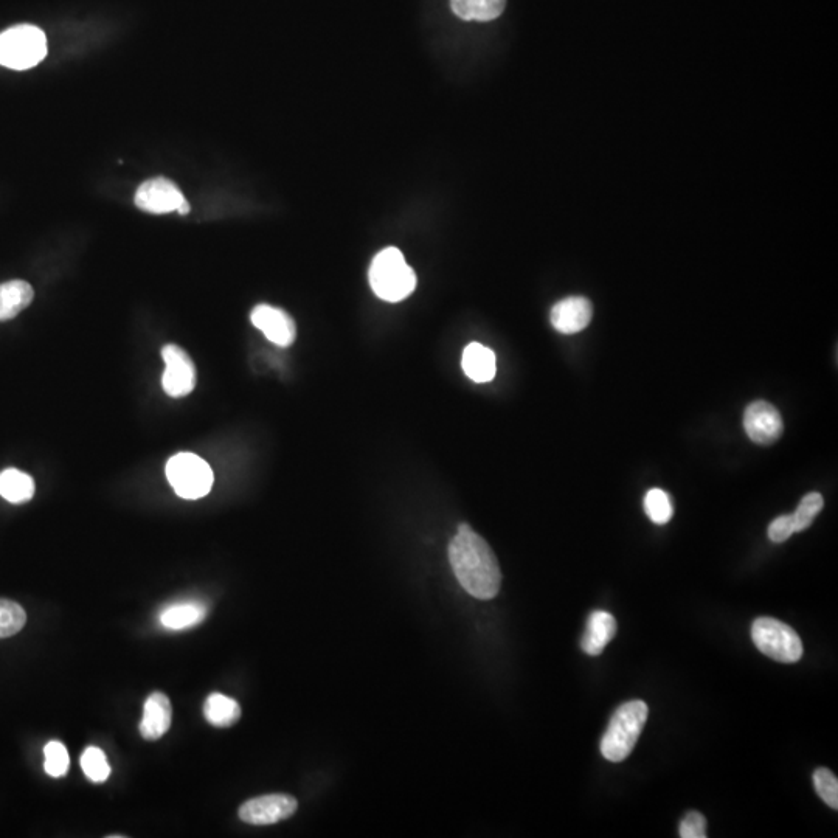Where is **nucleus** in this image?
<instances>
[{
    "label": "nucleus",
    "instance_id": "f257e3e1",
    "mask_svg": "<svg viewBox=\"0 0 838 838\" xmlns=\"http://www.w3.org/2000/svg\"><path fill=\"white\" fill-rule=\"evenodd\" d=\"M449 562L461 587L477 600H492L499 593V561L488 542L468 523H461L449 544Z\"/></svg>",
    "mask_w": 838,
    "mask_h": 838
},
{
    "label": "nucleus",
    "instance_id": "f03ea898",
    "mask_svg": "<svg viewBox=\"0 0 838 838\" xmlns=\"http://www.w3.org/2000/svg\"><path fill=\"white\" fill-rule=\"evenodd\" d=\"M368 280L374 294L390 303L406 300L416 288L415 271L396 247H387L373 258Z\"/></svg>",
    "mask_w": 838,
    "mask_h": 838
},
{
    "label": "nucleus",
    "instance_id": "7ed1b4c3",
    "mask_svg": "<svg viewBox=\"0 0 838 838\" xmlns=\"http://www.w3.org/2000/svg\"><path fill=\"white\" fill-rule=\"evenodd\" d=\"M649 708L643 700L624 703L610 719L601 739V753L610 762H621L634 752L648 721Z\"/></svg>",
    "mask_w": 838,
    "mask_h": 838
},
{
    "label": "nucleus",
    "instance_id": "20e7f679",
    "mask_svg": "<svg viewBox=\"0 0 838 838\" xmlns=\"http://www.w3.org/2000/svg\"><path fill=\"white\" fill-rule=\"evenodd\" d=\"M47 56L46 33L35 25H16L0 33V66L27 70Z\"/></svg>",
    "mask_w": 838,
    "mask_h": 838
},
{
    "label": "nucleus",
    "instance_id": "39448f33",
    "mask_svg": "<svg viewBox=\"0 0 838 838\" xmlns=\"http://www.w3.org/2000/svg\"><path fill=\"white\" fill-rule=\"evenodd\" d=\"M756 648L780 663H797L803 657V641L783 621L775 618H758L752 626Z\"/></svg>",
    "mask_w": 838,
    "mask_h": 838
},
{
    "label": "nucleus",
    "instance_id": "423d86ee",
    "mask_svg": "<svg viewBox=\"0 0 838 838\" xmlns=\"http://www.w3.org/2000/svg\"><path fill=\"white\" fill-rule=\"evenodd\" d=\"M167 477L177 496L182 499H202L212 491V468L198 455L184 452L171 457L167 465Z\"/></svg>",
    "mask_w": 838,
    "mask_h": 838
},
{
    "label": "nucleus",
    "instance_id": "0eeeda50",
    "mask_svg": "<svg viewBox=\"0 0 838 838\" xmlns=\"http://www.w3.org/2000/svg\"><path fill=\"white\" fill-rule=\"evenodd\" d=\"M134 202L140 210L153 213V215L177 212L184 216L188 215L191 210L181 188L170 179H163V177L143 182L136 191Z\"/></svg>",
    "mask_w": 838,
    "mask_h": 838
},
{
    "label": "nucleus",
    "instance_id": "6e6552de",
    "mask_svg": "<svg viewBox=\"0 0 838 838\" xmlns=\"http://www.w3.org/2000/svg\"><path fill=\"white\" fill-rule=\"evenodd\" d=\"M298 803L288 793H272L252 798L239 807V818L255 826L275 825L297 812Z\"/></svg>",
    "mask_w": 838,
    "mask_h": 838
},
{
    "label": "nucleus",
    "instance_id": "1a4fd4ad",
    "mask_svg": "<svg viewBox=\"0 0 838 838\" xmlns=\"http://www.w3.org/2000/svg\"><path fill=\"white\" fill-rule=\"evenodd\" d=\"M165 371H163V390L171 398H184L196 387V367L187 351L177 345H165L162 350Z\"/></svg>",
    "mask_w": 838,
    "mask_h": 838
},
{
    "label": "nucleus",
    "instance_id": "9d476101",
    "mask_svg": "<svg viewBox=\"0 0 838 838\" xmlns=\"http://www.w3.org/2000/svg\"><path fill=\"white\" fill-rule=\"evenodd\" d=\"M744 429L753 443L769 446L783 435V416L770 402L755 401L745 409Z\"/></svg>",
    "mask_w": 838,
    "mask_h": 838
},
{
    "label": "nucleus",
    "instance_id": "9b49d317",
    "mask_svg": "<svg viewBox=\"0 0 838 838\" xmlns=\"http://www.w3.org/2000/svg\"><path fill=\"white\" fill-rule=\"evenodd\" d=\"M250 320L267 340H271L278 347H291L297 339V326L294 319L283 309L271 305H258L253 308Z\"/></svg>",
    "mask_w": 838,
    "mask_h": 838
},
{
    "label": "nucleus",
    "instance_id": "f8f14e48",
    "mask_svg": "<svg viewBox=\"0 0 838 838\" xmlns=\"http://www.w3.org/2000/svg\"><path fill=\"white\" fill-rule=\"evenodd\" d=\"M592 303L586 297H567L551 309L553 328L561 334L581 333L592 320Z\"/></svg>",
    "mask_w": 838,
    "mask_h": 838
},
{
    "label": "nucleus",
    "instance_id": "ddd939ff",
    "mask_svg": "<svg viewBox=\"0 0 838 838\" xmlns=\"http://www.w3.org/2000/svg\"><path fill=\"white\" fill-rule=\"evenodd\" d=\"M173 708L170 699L163 693H153L146 699L143 708L140 735L146 741H157L162 738L171 727Z\"/></svg>",
    "mask_w": 838,
    "mask_h": 838
},
{
    "label": "nucleus",
    "instance_id": "4468645a",
    "mask_svg": "<svg viewBox=\"0 0 838 838\" xmlns=\"http://www.w3.org/2000/svg\"><path fill=\"white\" fill-rule=\"evenodd\" d=\"M617 634V620L606 610H595L587 620L586 632L582 637L581 648L590 657L603 654L606 646Z\"/></svg>",
    "mask_w": 838,
    "mask_h": 838
},
{
    "label": "nucleus",
    "instance_id": "2eb2a0df",
    "mask_svg": "<svg viewBox=\"0 0 838 838\" xmlns=\"http://www.w3.org/2000/svg\"><path fill=\"white\" fill-rule=\"evenodd\" d=\"M461 367L471 381L486 384L496 378L497 359L494 351L482 343L472 342L463 351Z\"/></svg>",
    "mask_w": 838,
    "mask_h": 838
},
{
    "label": "nucleus",
    "instance_id": "dca6fc26",
    "mask_svg": "<svg viewBox=\"0 0 838 838\" xmlns=\"http://www.w3.org/2000/svg\"><path fill=\"white\" fill-rule=\"evenodd\" d=\"M207 604L202 601H179L170 604L160 612L159 621L165 629L170 631H185L198 626L207 617Z\"/></svg>",
    "mask_w": 838,
    "mask_h": 838
},
{
    "label": "nucleus",
    "instance_id": "f3484780",
    "mask_svg": "<svg viewBox=\"0 0 838 838\" xmlns=\"http://www.w3.org/2000/svg\"><path fill=\"white\" fill-rule=\"evenodd\" d=\"M35 298L30 283L24 280H11L0 284V322L14 319L25 308L30 306Z\"/></svg>",
    "mask_w": 838,
    "mask_h": 838
},
{
    "label": "nucleus",
    "instance_id": "a211bd4d",
    "mask_svg": "<svg viewBox=\"0 0 838 838\" xmlns=\"http://www.w3.org/2000/svg\"><path fill=\"white\" fill-rule=\"evenodd\" d=\"M204 716L208 724H212L213 727H232L241 717V707L232 697L213 693L205 700Z\"/></svg>",
    "mask_w": 838,
    "mask_h": 838
},
{
    "label": "nucleus",
    "instance_id": "6ab92c4d",
    "mask_svg": "<svg viewBox=\"0 0 838 838\" xmlns=\"http://www.w3.org/2000/svg\"><path fill=\"white\" fill-rule=\"evenodd\" d=\"M505 7L506 0H451L452 11L463 21H494Z\"/></svg>",
    "mask_w": 838,
    "mask_h": 838
},
{
    "label": "nucleus",
    "instance_id": "aec40b11",
    "mask_svg": "<svg viewBox=\"0 0 838 838\" xmlns=\"http://www.w3.org/2000/svg\"><path fill=\"white\" fill-rule=\"evenodd\" d=\"M0 496L10 503H25L35 496V480L19 469L0 472Z\"/></svg>",
    "mask_w": 838,
    "mask_h": 838
},
{
    "label": "nucleus",
    "instance_id": "412c9836",
    "mask_svg": "<svg viewBox=\"0 0 838 838\" xmlns=\"http://www.w3.org/2000/svg\"><path fill=\"white\" fill-rule=\"evenodd\" d=\"M823 506H825V500H823L821 494H818V492H809V494H806V496L801 499L797 511L790 514V517H792L793 528H795V533H801V531L807 530V528L811 527L812 523H814L815 517H817L818 514L821 513V510H823Z\"/></svg>",
    "mask_w": 838,
    "mask_h": 838
},
{
    "label": "nucleus",
    "instance_id": "4be33fe9",
    "mask_svg": "<svg viewBox=\"0 0 838 838\" xmlns=\"http://www.w3.org/2000/svg\"><path fill=\"white\" fill-rule=\"evenodd\" d=\"M81 767L84 775L92 783H104L111 775V766L104 755L103 750L98 747H87L81 755Z\"/></svg>",
    "mask_w": 838,
    "mask_h": 838
},
{
    "label": "nucleus",
    "instance_id": "5701e85b",
    "mask_svg": "<svg viewBox=\"0 0 838 838\" xmlns=\"http://www.w3.org/2000/svg\"><path fill=\"white\" fill-rule=\"evenodd\" d=\"M27 613L18 603L0 600V638L13 637L24 629Z\"/></svg>",
    "mask_w": 838,
    "mask_h": 838
},
{
    "label": "nucleus",
    "instance_id": "b1692460",
    "mask_svg": "<svg viewBox=\"0 0 838 838\" xmlns=\"http://www.w3.org/2000/svg\"><path fill=\"white\" fill-rule=\"evenodd\" d=\"M645 511L657 525H665L674 516L671 497L663 489H651L645 497Z\"/></svg>",
    "mask_w": 838,
    "mask_h": 838
},
{
    "label": "nucleus",
    "instance_id": "393cba45",
    "mask_svg": "<svg viewBox=\"0 0 838 838\" xmlns=\"http://www.w3.org/2000/svg\"><path fill=\"white\" fill-rule=\"evenodd\" d=\"M44 769L47 775L53 778H61L66 775L70 766L69 752H67L66 745L59 741H50L44 748Z\"/></svg>",
    "mask_w": 838,
    "mask_h": 838
},
{
    "label": "nucleus",
    "instance_id": "a878e982",
    "mask_svg": "<svg viewBox=\"0 0 838 838\" xmlns=\"http://www.w3.org/2000/svg\"><path fill=\"white\" fill-rule=\"evenodd\" d=\"M814 786L818 797L825 801L834 811L838 809V781L837 776L825 767L814 772Z\"/></svg>",
    "mask_w": 838,
    "mask_h": 838
},
{
    "label": "nucleus",
    "instance_id": "bb28decb",
    "mask_svg": "<svg viewBox=\"0 0 838 838\" xmlns=\"http://www.w3.org/2000/svg\"><path fill=\"white\" fill-rule=\"evenodd\" d=\"M679 834L682 838H707V820L700 812H690L680 823Z\"/></svg>",
    "mask_w": 838,
    "mask_h": 838
},
{
    "label": "nucleus",
    "instance_id": "cd10ccee",
    "mask_svg": "<svg viewBox=\"0 0 838 838\" xmlns=\"http://www.w3.org/2000/svg\"><path fill=\"white\" fill-rule=\"evenodd\" d=\"M769 539L775 544H783L789 539L792 534H795V528H793L792 517L790 514H786V516L776 517L772 523L769 525Z\"/></svg>",
    "mask_w": 838,
    "mask_h": 838
}]
</instances>
